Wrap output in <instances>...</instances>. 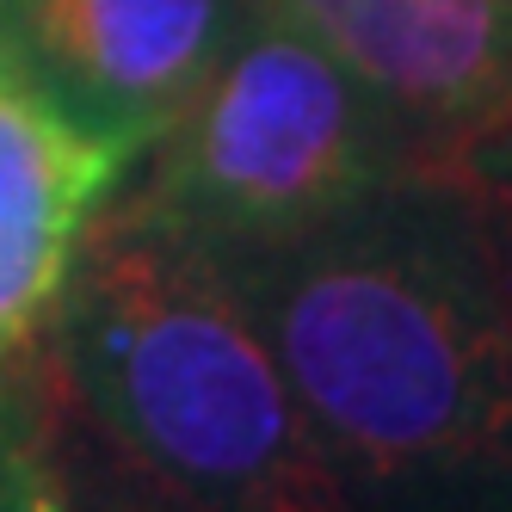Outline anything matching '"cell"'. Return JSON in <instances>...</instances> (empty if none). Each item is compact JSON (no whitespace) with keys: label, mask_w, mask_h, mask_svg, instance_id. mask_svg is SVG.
Instances as JSON below:
<instances>
[{"label":"cell","mask_w":512,"mask_h":512,"mask_svg":"<svg viewBox=\"0 0 512 512\" xmlns=\"http://www.w3.org/2000/svg\"><path fill=\"white\" fill-rule=\"evenodd\" d=\"M216 266L352 494L512 457V266L451 167H401L327 223Z\"/></svg>","instance_id":"cell-1"},{"label":"cell","mask_w":512,"mask_h":512,"mask_svg":"<svg viewBox=\"0 0 512 512\" xmlns=\"http://www.w3.org/2000/svg\"><path fill=\"white\" fill-rule=\"evenodd\" d=\"M56 364L118 463L198 512H358L266 334L204 247L136 210L87 229Z\"/></svg>","instance_id":"cell-2"},{"label":"cell","mask_w":512,"mask_h":512,"mask_svg":"<svg viewBox=\"0 0 512 512\" xmlns=\"http://www.w3.org/2000/svg\"><path fill=\"white\" fill-rule=\"evenodd\" d=\"M149 179L124 204L210 260L278 247L420 167L401 124L266 0L210 62L179 118L149 142Z\"/></svg>","instance_id":"cell-3"},{"label":"cell","mask_w":512,"mask_h":512,"mask_svg":"<svg viewBox=\"0 0 512 512\" xmlns=\"http://www.w3.org/2000/svg\"><path fill=\"white\" fill-rule=\"evenodd\" d=\"M253 0H0V44L81 124L149 155Z\"/></svg>","instance_id":"cell-4"},{"label":"cell","mask_w":512,"mask_h":512,"mask_svg":"<svg viewBox=\"0 0 512 512\" xmlns=\"http://www.w3.org/2000/svg\"><path fill=\"white\" fill-rule=\"evenodd\" d=\"M401 124L414 155H457L512 118V0H266Z\"/></svg>","instance_id":"cell-5"},{"label":"cell","mask_w":512,"mask_h":512,"mask_svg":"<svg viewBox=\"0 0 512 512\" xmlns=\"http://www.w3.org/2000/svg\"><path fill=\"white\" fill-rule=\"evenodd\" d=\"M136 149L81 124L0 44V358L50 327L56 297Z\"/></svg>","instance_id":"cell-6"},{"label":"cell","mask_w":512,"mask_h":512,"mask_svg":"<svg viewBox=\"0 0 512 512\" xmlns=\"http://www.w3.org/2000/svg\"><path fill=\"white\" fill-rule=\"evenodd\" d=\"M0 420V512H75V482L62 463V432L44 401Z\"/></svg>","instance_id":"cell-7"},{"label":"cell","mask_w":512,"mask_h":512,"mask_svg":"<svg viewBox=\"0 0 512 512\" xmlns=\"http://www.w3.org/2000/svg\"><path fill=\"white\" fill-rule=\"evenodd\" d=\"M438 167H451L463 186L482 198L488 223L506 247V266H512V118H500L494 130H482L475 142H463L457 155H445Z\"/></svg>","instance_id":"cell-8"},{"label":"cell","mask_w":512,"mask_h":512,"mask_svg":"<svg viewBox=\"0 0 512 512\" xmlns=\"http://www.w3.org/2000/svg\"><path fill=\"white\" fill-rule=\"evenodd\" d=\"M414 506L408 512H512V457L475 463L463 475H438V482L401 488Z\"/></svg>","instance_id":"cell-9"},{"label":"cell","mask_w":512,"mask_h":512,"mask_svg":"<svg viewBox=\"0 0 512 512\" xmlns=\"http://www.w3.org/2000/svg\"><path fill=\"white\" fill-rule=\"evenodd\" d=\"M75 512H198V506L173 500L167 488H155L149 475L124 463V475H99L87 494H75Z\"/></svg>","instance_id":"cell-10"}]
</instances>
